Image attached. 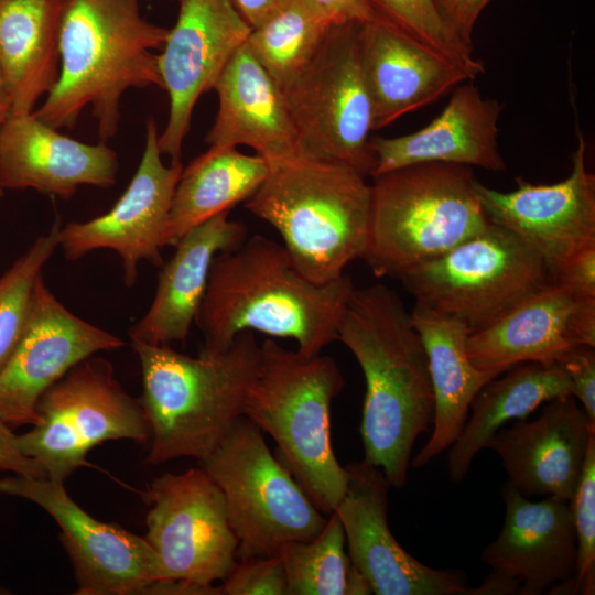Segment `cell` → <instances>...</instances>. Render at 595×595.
Wrapping results in <instances>:
<instances>
[{
	"label": "cell",
	"instance_id": "obj_23",
	"mask_svg": "<svg viewBox=\"0 0 595 595\" xmlns=\"http://www.w3.org/2000/svg\"><path fill=\"white\" fill-rule=\"evenodd\" d=\"M358 53L374 130L473 80L463 68L379 20L359 25Z\"/></svg>",
	"mask_w": 595,
	"mask_h": 595
},
{
	"label": "cell",
	"instance_id": "obj_44",
	"mask_svg": "<svg viewBox=\"0 0 595 595\" xmlns=\"http://www.w3.org/2000/svg\"><path fill=\"white\" fill-rule=\"evenodd\" d=\"M3 188L0 186V197L3 195Z\"/></svg>",
	"mask_w": 595,
	"mask_h": 595
},
{
	"label": "cell",
	"instance_id": "obj_14",
	"mask_svg": "<svg viewBox=\"0 0 595 595\" xmlns=\"http://www.w3.org/2000/svg\"><path fill=\"white\" fill-rule=\"evenodd\" d=\"M502 497V528L482 552L491 569L480 584L483 594H569L577 562L570 501L552 496L531 501L510 484Z\"/></svg>",
	"mask_w": 595,
	"mask_h": 595
},
{
	"label": "cell",
	"instance_id": "obj_12",
	"mask_svg": "<svg viewBox=\"0 0 595 595\" xmlns=\"http://www.w3.org/2000/svg\"><path fill=\"white\" fill-rule=\"evenodd\" d=\"M150 509L144 539L155 551L163 580L212 585L235 566L238 540L224 496L203 467L164 473L144 493Z\"/></svg>",
	"mask_w": 595,
	"mask_h": 595
},
{
	"label": "cell",
	"instance_id": "obj_8",
	"mask_svg": "<svg viewBox=\"0 0 595 595\" xmlns=\"http://www.w3.org/2000/svg\"><path fill=\"white\" fill-rule=\"evenodd\" d=\"M201 464L224 496L240 560L278 555L286 542L314 539L327 521L245 415Z\"/></svg>",
	"mask_w": 595,
	"mask_h": 595
},
{
	"label": "cell",
	"instance_id": "obj_20",
	"mask_svg": "<svg viewBox=\"0 0 595 595\" xmlns=\"http://www.w3.org/2000/svg\"><path fill=\"white\" fill-rule=\"evenodd\" d=\"M547 403L534 420H518L499 429L487 447L498 454L508 484L521 495L570 501L595 436V424L572 394Z\"/></svg>",
	"mask_w": 595,
	"mask_h": 595
},
{
	"label": "cell",
	"instance_id": "obj_17",
	"mask_svg": "<svg viewBox=\"0 0 595 595\" xmlns=\"http://www.w3.org/2000/svg\"><path fill=\"white\" fill-rule=\"evenodd\" d=\"M251 30L230 0H180L176 22L158 54L162 88L170 99L159 148L172 162L180 161L198 98L214 89Z\"/></svg>",
	"mask_w": 595,
	"mask_h": 595
},
{
	"label": "cell",
	"instance_id": "obj_15",
	"mask_svg": "<svg viewBox=\"0 0 595 595\" xmlns=\"http://www.w3.org/2000/svg\"><path fill=\"white\" fill-rule=\"evenodd\" d=\"M122 346V338L68 311L40 275L23 334L0 371V421L12 429L37 424V402L51 386L85 358Z\"/></svg>",
	"mask_w": 595,
	"mask_h": 595
},
{
	"label": "cell",
	"instance_id": "obj_27",
	"mask_svg": "<svg viewBox=\"0 0 595 595\" xmlns=\"http://www.w3.org/2000/svg\"><path fill=\"white\" fill-rule=\"evenodd\" d=\"M410 315L426 351L434 393L431 437L411 461L420 468L456 441L475 396L497 375L478 370L469 360L470 332L464 323L418 301Z\"/></svg>",
	"mask_w": 595,
	"mask_h": 595
},
{
	"label": "cell",
	"instance_id": "obj_1",
	"mask_svg": "<svg viewBox=\"0 0 595 595\" xmlns=\"http://www.w3.org/2000/svg\"><path fill=\"white\" fill-rule=\"evenodd\" d=\"M337 340L351 351L365 376L359 429L364 461L400 488L407 483L414 443L434 418L424 345L399 295L383 284L354 288Z\"/></svg>",
	"mask_w": 595,
	"mask_h": 595
},
{
	"label": "cell",
	"instance_id": "obj_34",
	"mask_svg": "<svg viewBox=\"0 0 595 595\" xmlns=\"http://www.w3.org/2000/svg\"><path fill=\"white\" fill-rule=\"evenodd\" d=\"M377 20L382 21L426 48L454 63L475 79L485 72L442 19L434 0H367Z\"/></svg>",
	"mask_w": 595,
	"mask_h": 595
},
{
	"label": "cell",
	"instance_id": "obj_29",
	"mask_svg": "<svg viewBox=\"0 0 595 595\" xmlns=\"http://www.w3.org/2000/svg\"><path fill=\"white\" fill-rule=\"evenodd\" d=\"M572 394L570 379L555 361H527L489 380L475 396L467 420L448 447L450 478L459 483L476 454L490 437L512 420H524L539 405Z\"/></svg>",
	"mask_w": 595,
	"mask_h": 595
},
{
	"label": "cell",
	"instance_id": "obj_24",
	"mask_svg": "<svg viewBox=\"0 0 595 595\" xmlns=\"http://www.w3.org/2000/svg\"><path fill=\"white\" fill-rule=\"evenodd\" d=\"M501 111L498 100L483 97L470 80L464 82L428 126L400 137L370 139L375 160L370 176L428 162L505 172L507 165L497 142Z\"/></svg>",
	"mask_w": 595,
	"mask_h": 595
},
{
	"label": "cell",
	"instance_id": "obj_6",
	"mask_svg": "<svg viewBox=\"0 0 595 595\" xmlns=\"http://www.w3.org/2000/svg\"><path fill=\"white\" fill-rule=\"evenodd\" d=\"M257 377L245 416L275 441L280 461L313 504L331 515L347 488L334 453L329 413L344 379L333 358L307 357L272 339L260 345Z\"/></svg>",
	"mask_w": 595,
	"mask_h": 595
},
{
	"label": "cell",
	"instance_id": "obj_39",
	"mask_svg": "<svg viewBox=\"0 0 595 595\" xmlns=\"http://www.w3.org/2000/svg\"><path fill=\"white\" fill-rule=\"evenodd\" d=\"M452 32L473 51L472 34L476 21L490 0H434Z\"/></svg>",
	"mask_w": 595,
	"mask_h": 595
},
{
	"label": "cell",
	"instance_id": "obj_43",
	"mask_svg": "<svg viewBox=\"0 0 595 595\" xmlns=\"http://www.w3.org/2000/svg\"><path fill=\"white\" fill-rule=\"evenodd\" d=\"M12 105L6 79L0 67V127L11 115Z\"/></svg>",
	"mask_w": 595,
	"mask_h": 595
},
{
	"label": "cell",
	"instance_id": "obj_25",
	"mask_svg": "<svg viewBox=\"0 0 595 595\" xmlns=\"http://www.w3.org/2000/svg\"><path fill=\"white\" fill-rule=\"evenodd\" d=\"M214 89L218 110L209 147L252 148L270 166L296 159L298 140L284 96L245 43L229 60Z\"/></svg>",
	"mask_w": 595,
	"mask_h": 595
},
{
	"label": "cell",
	"instance_id": "obj_4",
	"mask_svg": "<svg viewBox=\"0 0 595 595\" xmlns=\"http://www.w3.org/2000/svg\"><path fill=\"white\" fill-rule=\"evenodd\" d=\"M142 374L139 399L150 428L147 462L206 458L245 415L261 349L242 332L224 351L197 357L131 340Z\"/></svg>",
	"mask_w": 595,
	"mask_h": 595
},
{
	"label": "cell",
	"instance_id": "obj_21",
	"mask_svg": "<svg viewBox=\"0 0 595 595\" xmlns=\"http://www.w3.org/2000/svg\"><path fill=\"white\" fill-rule=\"evenodd\" d=\"M595 347V299L550 283L467 339L475 368L497 376L527 361L558 360L573 347Z\"/></svg>",
	"mask_w": 595,
	"mask_h": 595
},
{
	"label": "cell",
	"instance_id": "obj_7",
	"mask_svg": "<svg viewBox=\"0 0 595 595\" xmlns=\"http://www.w3.org/2000/svg\"><path fill=\"white\" fill-rule=\"evenodd\" d=\"M469 166L428 162L374 177L364 259L376 277L400 280L490 224Z\"/></svg>",
	"mask_w": 595,
	"mask_h": 595
},
{
	"label": "cell",
	"instance_id": "obj_13",
	"mask_svg": "<svg viewBox=\"0 0 595 595\" xmlns=\"http://www.w3.org/2000/svg\"><path fill=\"white\" fill-rule=\"evenodd\" d=\"M0 493L36 504L60 526L76 595H149L163 580L159 558L144 537L88 515L63 482L8 476L0 478Z\"/></svg>",
	"mask_w": 595,
	"mask_h": 595
},
{
	"label": "cell",
	"instance_id": "obj_28",
	"mask_svg": "<svg viewBox=\"0 0 595 595\" xmlns=\"http://www.w3.org/2000/svg\"><path fill=\"white\" fill-rule=\"evenodd\" d=\"M66 0H0V67L11 115L33 112L60 74V29Z\"/></svg>",
	"mask_w": 595,
	"mask_h": 595
},
{
	"label": "cell",
	"instance_id": "obj_10",
	"mask_svg": "<svg viewBox=\"0 0 595 595\" xmlns=\"http://www.w3.org/2000/svg\"><path fill=\"white\" fill-rule=\"evenodd\" d=\"M37 424L18 435L21 451L35 459L46 478L65 482L86 465L87 453L112 440L150 441L140 400L115 376L113 366L94 355L69 369L40 398Z\"/></svg>",
	"mask_w": 595,
	"mask_h": 595
},
{
	"label": "cell",
	"instance_id": "obj_5",
	"mask_svg": "<svg viewBox=\"0 0 595 595\" xmlns=\"http://www.w3.org/2000/svg\"><path fill=\"white\" fill-rule=\"evenodd\" d=\"M270 167L245 207L279 232L307 280L336 281L367 249L371 188L366 176L347 165L301 158Z\"/></svg>",
	"mask_w": 595,
	"mask_h": 595
},
{
	"label": "cell",
	"instance_id": "obj_33",
	"mask_svg": "<svg viewBox=\"0 0 595 595\" xmlns=\"http://www.w3.org/2000/svg\"><path fill=\"white\" fill-rule=\"evenodd\" d=\"M60 228V221H56L0 278V371L23 334L35 282L58 247Z\"/></svg>",
	"mask_w": 595,
	"mask_h": 595
},
{
	"label": "cell",
	"instance_id": "obj_37",
	"mask_svg": "<svg viewBox=\"0 0 595 595\" xmlns=\"http://www.w3.org/2000/svg\"><path fill=\"white\" fill-rule=\"evenodd\" d=\"M566 372L572 396L578 400L595 424V347L580 345L556 360Z\"/></svg>",
	"mask_w": 595,
	"mask_h": 595
},
{
	"label": "cell",
	"instance_id": "obj_31",
	"mask_svg": "<svg viewBox=\"0 0 595 595\" xmlns=\"http://www.w3.org/2000/svg\"><path fill=\"white\" fill-rule=\"evenodd\" d=\"M332 28L301 0H293L252 29L246 43L283 90L312 63Z\"/></svg>",
	"mask_w": 595,
	"mask_h": 595
},
{
	"label": "cell",
	"instance_id": "obj_19",
	"mask_svg": "<svg viewBox=\"0 0 595 595\" xmlns=\"http://www.w3.org/2000/svg\"><path fill=\"white\" fill-rule=\"evenodd\" d=\"M585 150V138L577 129L571 173L559 183L532 184L517 177V188L510 192L475 183L490 223L521 237L540 253L549 271L595 242V175L586 170Z\"/></svg>",
	"mask_w": 595,
	"mask_h": 595
},
{
	"label": "cell",
	"instance_id": "obj_30",
	"mask_svg": "<svg viewBox=\"0 0 595 595\" xmlns=\"http://www.w3.org/2000/svg\"><path fill=\"white\" fill-rule=\"evenodd\" d=\"M270 170L269 162L258 154L247 155L235 147H209L182 170L163 247H175L194 227L247 201Z\"/></svg>",
	"mask_w": 595,
	"mask_h": 595
},
{
	"label": "cell",
	"instance_id": "obj_35",
	"mask_svg": "<svg viewBox=\"0 0 595 595\" xmlns=\"http://www.w3.org/2000/svg\"><path fill=\"white\" fill-rule=\"evenodd\" d=\"M576 531V574L569 594L595 593V436L592 437L582 476L570 500Z\"/></svg>",
	"mask_w": 595,
	"mask_h": 595
},
{
	"label": "cell",
	"instance_id": "obj_41",
	"mask_svg": "<svg viewBox=\"0 0 595 595\" xmlns=\"http://www.w3.org/2000/svg\"><path fill=\"white\" fill-rule=\"evenodd\" d=\"M0 470L19 476L46 478L42 466L21 451L13 429L2 421H0Z\"/></svg>",
	"mask_w": 595,
	"mask_h": 595
},
{
	"label": "cell",
	"instance_id": "obj_22",
	"mask_svg": "<svg viewBox=\"0 0 595 595\" xmlns=\"http://www.w3.org/2000/svg\"><path fill=\"white\" fill-rule=\"evenodd\" d=\"M117 153L104 142L88 144L58 132L34 116L10 115L0 127V186L32 188L71 198L79 186L115 184Z\"/></svg>",
	"mask_w": 595,
	"mask_h": 595
},
{
	"label": "cell",
	"instance_id": "obj_36",
	"mask_svg": "<svg viewBox=\"0 0 595 595\" xmlns=\"http://www.w3.org/2000/svg\"><path fill=\"white\" fill-rule=\"evenodd\" d=\"M223 582L220 589L225 595H288L285 571L279 555L240 560Z\"/></svg>",
	"mask_w": 595,
	"mask_h": 595
},
{
	"label": "cell",
	"instance_id": "obj_2",
	"mask_svg": "<svg viewBox=\"0 0 595 595\" xmlns=\"http://www.w3.org/2000/svg\"><path fill=\"white\" fill-rule=\"evenodd\" d=\"M344 274L317 284L295 267L283 245L260 235L219 252L195 317L201 351L226 350L242 332L292 338L304 356L337 340L338 325L354 290Z\"/></svg>",
	"mask_w": 595,
	"mask_h": 595
},
{
	"label": "cell",
	"instance_id": "obj_42",
	"mask_svg": "<svg viewBox=\"0 0 595 595\" xmlns=\"http://www.w3.org/2000/svg\"><path fill=\"white\" fill-rule=\"evenodd\" d=\"M292 1L293 0H230L235 9L251 29H256L264 23Z\"/></svg>",
	"mask_w": 595,
	"mask_h": 595
},
{
	"label": "cell",
	"instance_id": "obj_38",
	"mask_svg": "<svg viewBox=\"0 0 595 595\" xmlns=\"http://www.w3.org/2000/svg\"><path fill=\"white\" fill-rule=\"evenodd\" d=\"M552 283L582 300L595 299V242L588 244L550 270Z\"/></svg>",
	"mask_w": 595,
	"mask_h": 595
},
{
	"label": "cell",
	"instance_id": "obj_40",
	"mask_svg": "<svg viewBox=\"0 0 595 595\" xmlns=\"http://www.w3.org/2000/svg\"><path fill=\"white\" fill-rule=\"evenodd\" d=\"M312 12L332 26L366 23L377 18L367 0H301Z\"/></svg>",
	"mask_w": 595,
	"mask_h": 595
},
{
	"label": "cell",
	"instance_id": "obj_11",
	"mask_svg": "<svg viewBox=\"0 0 595 595\" xmlns=\"http://www.w3.org/2000/svg\"><path fill=\"white\" fill-rule=\"evenodd\" d=\"M359 23L333 26L306 69L282 91L292 118L298 156L347 165L371 175V100L363 77Z\"/></svg>",
	"mask_w": 595,
	"mask_h": 595
},
{
	"label": "cell",
	"instance_id": "obj_3",
	"mask_svg": "<svg viewBox=\"0 0 595 595\" xmlns=\"http://www.w3.org/2000/svg\"><path fill=\"white\" fill-rule=\"evenodd\" d=\"M169 29L148 21L139 0H66L60 29V74L34 116L61 129L86 107L105 142L120 120L126 90L162 88L158 54Z\"/></svg>",
	"mask_w": 595,
	"mask_h": 595
},
{
	"label": "cell",
	"instance_id": "obj_26",
	"mask_svg": "<svg viewBox=\"0 0 595 595\" xmlns=\"http://www.w3.org/2000/svg\"><path fill=\"white\" fill-rule=\"evenodd\" d=\"M220 213L191 229L162 266L153 301L129 329L133 342L154 346L185 343L203 301L214 258L247 238L246 227Z\"/></svg>",
	"mask_w": 595,
	"mask_h": 595
},
{
	"label": "cell",
	"instance_id": "obj_9",
	"mask_svg": "<svg viewBox=\"0 0 595 595\" xmlns=\"http://www.w3.org/2000/svg\"><path fill=\"white\" fill-rule=\"evenodd\" d=\"M400 281L415 301L461 321L470 333L494 324L552 283L540 253L493 223Z\"/></svg>",
	"mask_w": 595,
	"mask_h": 595
},
{
	"label": "cell",
	"instance_id": "obj_16",
	"mask_svg": "<svg viewBox=\"0 0 595 595\" xmlns=\"http://www.w3.org/2000/svg\"><path fill=\"white\" fill-rule=\"evenodd\" d=\"M182 170L181 161L163 163L156 122L149 120L139 166L112 208L90 220L71 221L60 228L58 246L64 257L75 261L94 250L111 249L122 260L128 288L137 282L142 260L163 266V236Z\"/></svg>",
	"mask_w": 595,
	"mask_h": 595
},
{
	"label": "cell",
	"instance_id": "obj_18",
	"mask_svg": "<svg viewBox=\"0 0 595 595\" xmlns=\"http://www.w3.org/2000/svg\"><path fill=\"white\" fill-rule=\"evenodd\" d=\"M346 491L335 508L353 566L377 595H470L456 574L435 570L409 554L388 524L390 484L382 470L367 462L345 466Z\"/></svg>",
	"mask_w": 595,
	"mask_h": 595
},
{
	"label": "cell",
	"instance_id": "obj_32",
	"mask_svg": "<svg viewBox=\"0 0 595 595\" xmlns=\"http://www.w3.org/2000/svg\"><path fill=\"white\" fill-rule=\"evenodd\" d=\"M345 543L342 522L334 511L314 539L284 543L278 555L284 566L288 595H347L351 562Z\"/></svg>",
	"mask_w": 595,
	"mask_h": 595
}]
</instances>
